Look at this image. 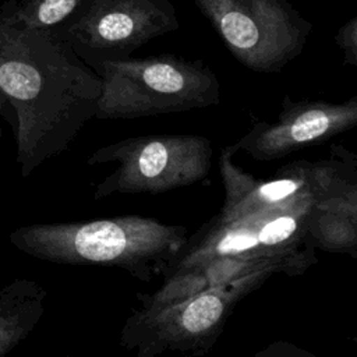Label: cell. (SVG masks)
Here are the masks:
<instances>
[{"mask_svg": "<svg viewBox=\"0 0 357 357\" xmlns=\"http://www.w3.org/2000/svg\"><path fill=\"white\" fill-rule=\"evenodd\" d=\"M102 89L95 119H138L204 109L220 102L216 74L176 54L121 57L92 66Z\"/></svg>", "mask_w": 357, "mask_h": 357, "instance_id": "3", "label": "cell"}, {"mask_svg": "<svg viewBox=\"0 0 357 357\" xmlns=\"http://www.w3.org/2000/svg\"><path fill=\"white\" fill-rule=\"evenodd\" d=\"M255 357H314V354L287 342H275L259 350Z\"/></svg>", "mask_w": 357, "mask_h": 357, "instance_id": "16", "label": "cell"}, {"mask_svg": "<svg viewBox=\"0 0 357 357\" xmlns=\"http://www.w3.org/2000/svg\"><path fill=\"white\" fill-rule=\"evenodd\" d=\"M234 153L237 151L230 144L222 148L219 156L225 198L215 218L220 222L304 201L357 199V158L342 145L331 146L329 159L296 160L266 180L234 165Z\"/></svg>", "mask_w": 357, "mask_h": 357, "instance_id": "5", "label": "cell"}, {"mask_svg": "<svg viewBox=\"0 0 357 357\" xmlns=\"http://www.w3.org/2000/svg\"><path fill=\"white\" fill-rule=\"evenodd\" d=\"M230 53L255 73H279L301 54L312 24L287 0H195Z\"/></svg>", "mask_w": 357, "mask_h": 357, "instance_id": "8", "label": "cell"}, {"mask_svg": "<svg viewBox=\"0 0 357 357\" xmlns=\"http://www.w3.org/2000/svg\"><path fill=\"white\" fill-rule=\"evenodd\" d=\"M356 124L357 96L343 102H328L291 100L284 95L279 117L275 121H257L233 146L254 160L269 162L333 138Z\"/></svg>", "mask_w": 357, "mask_h": 357, "instance_id": "10", "label": "cell"}, {"mask_svg": "<svg viewBox=\"0 0 357 357\" xmlns=\"http://www.w3.org/2000/svg\"><path fill=\"white\" fill-rule=\"evenodd\" d=\"M266 279L247 276L158 311L134 310L123 325L120 344L137 357L163 353L204 356L216 343L238 301Z\"/></svg>", "mask_w": 357, "mask_h": 357, "instance_id": "7", "label": "cell"}, {"mask_svg": "<svg viewBox=\"0 0 357 357\" xmlns=\"http://www.w3.org/2000/svg\"><path fill=\"white\" fill-rule=\"evenodd\" d=\"M167 0H89L56 31L89 66L130 56L153 38L178 29Z\"/></svg>", "mask_w": 357, "mask_h": 357, "instance_id": "9", "label": "cell"}, {"mask_svg": "<svg viewBox=\"0 0 357 357\" xmlns=\"http://www.w3.org/2000/svg\"><path fill=\"white\" fill-rule=\"evenodd\" d=\"M307 231L315 248L357 257V215L325 211L312 204Z\"/></svg>", "mask_w": 357, "mask_h": 357, "instance_id": "13", "label": "cell"}, {"mask_svg": "<svg viewBox=\"0 0 357 357\" xmlns=\"http://www.w3.org/2000/svg\"><path fill=\"white\" fill-rule=\"evenodd\" d=\"M312 201L266 209L220 222L215 216L187 237L162 276L194 271L216 258L255 259L276 264L282 273L300 276L318 261L307 231Z\"/></svg>", "mask_w": 357, "mask_h": 357, "instance_id": "4", "label": "cell"}, {"mask_svg": "<svg viewBox=\"0 0 357 357\" xmlns=\"http://www.w3.org/2000/svg\"><path fill=\"white\" fill-rule=\"evenodd\" d=\"M212 142L197 134L130 137L96 149L88 165L116 162V170L93 192L99 201L114 194H162L202 181L212 167Z\"/></svg>", "mask_w": 357, "mask_h": 357, "instance_id": "6", "label": "cell"}, {"mask_svg": "<svg viewBox=\"0 0 357 357\" xmlns=\"http://www.w3.org/2000/svg\"><path fill=\"white\" fill-rule=\"evenodd\" d=\"M7 100H6V98H4V95L0 92V110L3 109V106H4V103H6Z\"/></svg>", "mask_w": 357, "mask_h": 357, "instance_id": "17", "label": "cell"}, {"mask_svg": "<svg viewBox=\"0 0 357 357\" xmlns=\"http://www.w3.org/2000/svg\"><path fill=\"white\" fill-rule=\"evenodd\" d=\"M188 234L184 226L138 215L33 223L10 234L11 244L38 259L67 265L120 268L151 282L162 275Z\"/></svg>", "mask_w": 357, "mask_h": 357, "instance_id": "2", "label": "cell"}, {"mask_svg": "<svg viewBox=\"0 0 357 357\" xmlns=\"http://www.w3.org/2000/svg\"><path fill=\"white\" fill-rule=\"evenodd\" d=\"M209 289L201 271H185L165 276L163 284L152 294H138L142 311H158L188 300Z\"/></svg>", "mask_w": 357, "mask_h": 357, "instance_id": "14", "label": "cell"}, {"mask_svg": "<svg viewBox=\"0 0 357 357\" xmlns=\"http://www.w3.org/2000/svg\"><path fill=\"white\" fill-rule=\"evenodd\" d=\"M89 0H6L0 21L29 29H57L74 18Z\"/></svg>", "mask_w": 357, "mask_h": 357, "instance_id": "12", "label": "cell"}, {"mask_svg": "<svg viewBox=\"0 0 357 357\" xmlns=\"http://www.w3.org/2000/svg\"><path fill=\"white\" fill-rule=\"evenodd\" d=\"M335 42L343 53V63L357 67V17H351L339 28Z\"/></svg>", "mask_w": 357, "mask_h": 357, "instance_id": "15", "label": "cell"}, {"mask_svg": "<svg viewBox=\"0 0 357 357\" xmlns=\"http://www.w3.org/2000/svg\"><path fill=\"white\" fill-rule=\"evenodd\" d=\"M47 291L38 282L18 278L0 289V357L15 349L38 325Z\"/></svg>", "mask_w": 357, "mask_h": 357, "instance_id": "11", "label": "cell"}, {"mask_svg": "<svg viewBox=\"0 0 357 357\" xmlns=\"http://www.w3.org/2000/svg\"><path fill=\"white\" fill-rule=\"evenodd\" d=\"M102 81L53 29L0 21V92L17 114V163L26 178L64 152L95 117Z\"/></svg>", "mask_w": 357, "mask_h": 357, "instance_id": "1", "label": "cell"}]
</instances>
